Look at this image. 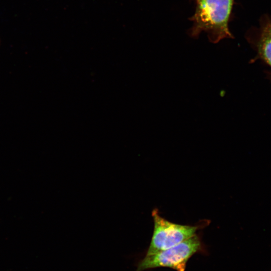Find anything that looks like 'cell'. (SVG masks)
<instances>
[{
  "instance_id": "obj_1",
  "label": "cell",
  "mask_w": 271,
  "mask_h": 271,
  "mask_svg": "<svg viewBox=\"0 0 271 271\" xmlns=\"http://www.w3.org/2000/svg\"><path fill=\"white\" fill-rule=\"evenodd\" d=\"M233 2V0H197L193 17L195 33H206L214 43L231 37L228 23Z\"/></svg>"
},
{
  "instance_id": "obj_2",
  "label": "cell",
  "mask_w": 271,
  "mask_h": 271,
  "mask_svg": "<svg viewBox=\"0 0 271 271\" xmlns=\"http://www.w3.org/2000/svg\"><path fill=\"white\" fill-rule=\"evenodd\" d=\"M201 248L200 239L196 234L171 248L155 254L146 255L138 263L136 271H144L159 267L184 271L189 258Z\"/></svg>"
},
{
  "instance_id": "obj_3",
  "label": "cell",
  "mask_w": 271,
  "mask_h": 271,
  "mask_svg": "<svg viewBox=\"0 0 271 271\" xmlns=\"http://www.w3.org/2000/svg\"><path fill=\"white\" fill-rule=\"evenodd\" d=\"M154 231L146 255L174 246L196 235L198 227L174 223L163 218L157 209L152 212Z\"/></svg>"
},
{
  "instance_id": "obj_4",
  "label": "cell",
  "mask_w": 271,
  "mask_h": 271,
  "mask_svg": "<svg viewBox=\"0 0 271 271\" xmlns=\"http://www.w3.org/2000/svg\"><path fill=\"white\" fill-rule=\"evenodd\" d=\"M258 52L260 58L271 67V24L263 28L258 43Z\"/></svg>"
}]
</instances>
